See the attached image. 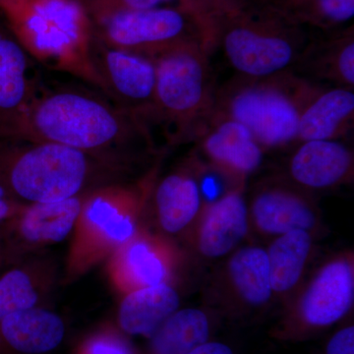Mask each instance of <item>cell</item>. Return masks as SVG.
<instances>
[{"mask_svg": "<svg viewBox=\"0 0 354 354\" xmlns=\"http://www.w3.org/2000/svg\"><path fill=\"white\" fill-rule=\"evenodd\" d=\"M311 235L297 230L281 234L267 252L272 290L286 292L297 286L311 251Z\"/></svg>", "mask_w": 354, "mask_h": 354, "instance_id": "obj_25", "label": "cell"}, {"mask_svg": "<svg viewBox=\"0 0 354 354\" xmlns=\"http://www.w3.org/2000/svg\"><path fill=\"white\" fill-rule=\"evenodd\" d=\"M228 272L242 299L252 305L269 301L272 290L267 251L259 247L241 249L230 261Z\"/></svg>", "mask_w": 354, "mask_h": 354, "instance_id": "obj_27", "label": "cell"}, {"mask_svg": "<svg viewBox=\"0 0 354 354\" xmlns=\"http://www.w3.org/2000/svg\"><path fill=\"white\" fill-rule=\"evenodd\" d=\"M286 19L321 31L339 29L354 16V0H254Z\"/></svg>", "mask_w": 354, "mask_h": 354, "instance_id": "obj_23", "label": "cell"}, {"mask_svg": "<svg viewBox=\"0 0 354 354\" xmlns=\"http://www.w3.org/2000/svg\"><path fill=\"white\" fill-rule=\"evenodd\" d=\"M95 68L104 93L120 108L146 121H155L156 66L150 58L93 44Z\"/></svg>", "mask_w": 354, "mask_h": 354, "instance_id": "obj_9", "label": "cell"}, {"mask_svg": "<svg viewBox=\"0 0 354 354\" xmlns=\"http://www.w3.org/2000/svg\"><path fill=\"white\" fill-rule=\"evenodd\" d=\"M291 156V178L310 189H326L349 180L353 174V153L339 140L299 142Z\"/></svg>", "mask_w": 354, "mask_h": 354, "instance_id": "obj_16", "label": "cell"}, {"mask_svg": "<svg viewBox=\"0 0 354 354\" xmlns=\"http://www.w3.org/2000/svg\"><path fill=\"white\" fill-rule=\"evenodd\" d=\"M97 24L100 43L152 60L186 41L200 39L203 43L196 25L179 6L122 11Z\"/></svg>", "mask_w": 354, "mask_h": 354, "instance_id": "obj_8", "label": "cell"}, {"mask_svg": "<svg viewBox=\"0 0 354 354\" xmlns=\"http://www.w3.org/2000/svg\"><path fill=\"white\" fill-rule=\"evenodd\" d=\"M232 0H181L178 6L189 15L209 53L218 48L221 21L234 6Z\"/></svg>", "mask_w": 354, "mask_h": 354, "instance_id": "obj_28", "label": "cell"}, {"mask_svg": "<svg viewBox=\"0 0 354 354\" xmlns=\"http://www.w3.org/2000/svg\"><path fill=\"white\" fill-rule=\"evenodd\" d=\"M155 171L135 184L109 183L86 193L72 230L65 264L67 283L75 281L135 236Z\"/></svg>", "mask_w": 354, "mask_h": 354, "instance_id": "obj_5", "label": "cell"}, {"mask_svg": "<svg viewBox=\"0 0 354 354\" xmlns=\"http://www.w3.org/2000/svg\"><path fill=\"white\" fill-rule=\"evenodd\" d=\"M55 269L50 261L17 266L0 277V320L14 312L36 308L55 283Z\"/></svg>", "mask_w": 354, "mask_h": 354, "instance_id": "obj_21", "label": "cell"}, {"mask_svg": "<svg viewBox=\"0 0 354 354\" xmlns=\"http://www.w3.org/2000/svg\"><path fill=\"white\" fill-rule=\"evenodd\" d=\"M187 354H234L232 349L220 342H205Z\"/></svg>", "mask_w": 354, "mask_h": 354, "instance_id": "obj_33", "label": "cell"}, {"mask_svg": "<svg viewBox=\"0 0 354 354\" xmlns=\"http://www.w3.org/2000/svg\"><path fill=\"white\" fill-rule=\"evenodd\" d=\"M251 213L258 228L270 234L308 232L316 223L315 212L307 200L281 186L261 190L254 197Z\"/></svg>", "mask_w": 354, "mask_h": 354, "instance_id": "obj_19", "label": "cell"}, {"mask_svg": "<svg viewBox=\"0 0 354 354\" xmlns=\"http://www.w3.org/2000/svg\"><path fill=\"white\" fill-rule=\"evenodd\" d=\"M327 32L309 39L292 70L313 82L353 90V26Z\"/></svg>", "mask_w": 354, "mask_h": 354, "instance_id": "obj_13", "label": "cell"}, {"mask_svg": "<svg viewBox=\"0 0 354 354\" xmlns=\"http://www.w3.org/2000/svg\"><path fill=\"white\" fill-rule=\"evenodd\" d=\"M151 337L155 354H187L207 342L208 319L198 309L176 310Z\"/></svg>", "mask_w": 354, "mask_h": 354, "instance_id": "obj_26", "label": "cell"}, {"mask_svg": "<svg viewBox=\"0 0 354 354\" xmlns=\"http://www.w3.org/2000/svg\"><path fill=\"white\" fill-rule=\"evenodd\" d=\"M326 354H354V328H344L330 339Z\"/></svg>", "mask_w": 354, "mask_h": 354, "instance_id": "obj_31", "label": "cell"}, {"mask_svg": "<svg viewBox=\"0 0 354 354\" xmlns=\"http://www.w3.org/2000/svg\"><path fill=\"white\" fill-rule=\"evenodd\" d=\"M178 306V295L169 283L141 288L125 295L118 322L128 334L152 337Z\"/></svg>", "mask_w": 354, "mask_h": 354, "instance_id": "obj_22", "label": "cell"}, {"mask_svg": "<svg viewBox=\"0 0 354 354\" xmlns=\"http://www.w3.org/2000/svg\"><path fill=\"white\" fill-rule=\"evenodd\" d=\"M24 203L18 201L10 193L0 185V223H6L19 213Z\"/></svg>", "mask_w": 354, "mask_h": 354, "instance_id": "obj_32", "label": "cell"}, {"mask_svg": "<svg viewBox=\"0 0 354 354\" xmlns=\"http://www.w3.org/2000/svg\"><path fill=\"white\" fill-rule=\"evenodd\" d=\"M308 41L304 27L254 0L235 1L218 28V46L246 78L292 70Z\"/></svg>", "mask_w": 354, "mask_h": 354, "instance_id": "obj_6", "label": "cell"}, {"mask_svg": "<svg viewBox=\"0 0 354 354\" xmlns=\"http://www.w3.org/2000/svg\"><path fill=\"white\" fill-rule=\"evenodd\" d=\"M153 201L158 223L165 232H181L196 218L201 208V192L196 178L181 169L153 185Z\"/></svg>", "mask_w": 354, "mask_h": 354, "instance_id": "obj_20", "label": "cell"}, {"mask_svg": "<svg viewBox=\"0 0 354 354\" xmlns=\"http://www.w3.org/2000/svg\"><path fill=\"white\" fill-rule=\"evenodd\" d=\"M353 121V90L315 82L300 113L297 142L344 138Z\"/></svg>", "mask_w": 354, "mask_h": 354, "instance_id": "obj_14", "label": "cell"}, {"mask_svg": "<svg viewBox=\"0 0 354 354\" xmlns=\"http://www.w3.org/2000/svg\"><path fill=\"white\" fill-rule=\"evenodd\" d=\"M0 185L24 204L64 201L113 183L123 162L44 142L4 140Z\"/></svg>", "mask_w": 354, "mask_h": 354, "instance_id": "obj_2", "label": "cell"}, {"mask_svg": "<svg viewBox=\"0 0 354 354\" xmlns=\"http://www.w3.org/2000/svg\"><path fill=\"white\" fill-rule=\"evenodd\" d=\"M169 1L172 0H88V9L99 22L114 13L157 8Z\"/></svg>", "mask_w": 354, "mask_h": 354, "instance_id": "obj_29", "label": "cell"}, {"mask_svg": "<svg viewBox=\"0 0 354 354\" xmlns=\"http://www.w3.org/2000/svg\"><path fill=\"white\" fill-rule=\"evenodd\" d=\"M313 81L293 70L265 78L236 76L216 90L213 118L247 128L264 150L297 142L300 113Z\"/></svg>", "mask_w": 354, "mask_h": 354, "instance_id": "obj_4", "label": "cell"}, {"mask_svg": "<svg viewBox=\"0 0 354 354\" xmlns=\"http://www.w3.org/2000/svg\"><path fill=\"white\" fill-rule=\"evenodd\" d=\"M26 51L17 41L0 34V120L10 118L32 95Z\"/></svg>", "mask_w": 354, "mask_h": 354, "instance_id": "obj_24", "label": "cell"}, {"mask_svg": "<svg viewBox=\"0 0 354 354\" xmlns=\"http://www.w3.org/2000/svg\"><path fill=\"white\" fill-rule=\"evenodd\" d=\"M150 125L115 104L82 91L32 95L0 120V139L69 147L127 164L135 146H151Z\"/></svg>", "mask_w": 354, "mask_h": 354, "instance_id": "obj_1", "label": "cell"}, {"mask_svg": "<svg viewBox=\"0 0 354 354\" xmlns=\"http://www.w3.org/2000/svg\"><path fill=\"white\" fill-rule=\"evenodd\" d=\"M211 53L200 39L186 41L155 58V121L172 143L195 140L208 124L216 88Z\"/></svg>", "mask_w": 354, "mask_h": 354, "instance_id": "obj_7", "label": "cell"}, {"mask_svg": "<svg viewBox=\"0 0 354 354\" xmlns=\"http://www.w3.org/2000/svg\"><path fill=\"white\" fill-rule=\"evenodd\" d=\"M176 263V253L169 242L139 230L109 258V278L116 290L127 295L169 283Z\"/></svg>", "mask_w": 354, "mask_h": 354, "instance_id": "obj_11", "label": "cell"}, {"mask_svg": "<svg viewBox=\"0 0 354 354\" xmlns=\"http://www.w3.org/2000/svg\"><path fill=\"white\" fill-rule=\"evenodd\" d=\"M86 354H131V351L118 337L102 335L88 342Z\"/></svg>", "mask_w": 354, "mask_h": 354, "instance_id": "obj_30", "label": "cell"}, {"mask_svg": "<svg viewBox=\"0 0 354 354\" xmlns=\"http://www.w3.org/2000/svg\"><path fill=\"white\" fill-rule=\"evenodd\" d=\"M195 140L211 164L239 186L264 158V149L247 128L227 118H211Z\"/></svg>", "mask_w": 354, "mask_h": 354, "instance_id": "obj_12", "label": "cell"}, {"mask_svg": "<svg viewBox=\"0 0 354 354\" xmlns=\"http://www.w3.org/2000/svg\"><path fill=\"white\" fill-rule=\"evenodd\" d=\"M23 50L39 62L104 92L95 66L90 21L76 0H0Z\"/></svg>", "mask_w": 354, "mask_h": 354, "instance_id": "obj_3", "label": "cell"}, {"mask_svg": "<svg viewBox=\"0 0 354 354\" xmlns=\"http://www.w3.org/2000/svg\"><path fill=\"white\" fill-rule=\"evenodd\" d=\"M64 334L62 318L39 307L14 312L0 320V344L22 354L48 353L59 346Z\"/></svg>", "mask_w": 354, "mask_h": 354, "instance_id": "obj_18", "label": "cell"}, {"mask_svg": "<svg viewBox=\"0 0 354 354\" xmlns=\"http://www.w3.org/2000/svg\"><path fill=\"white\" fill-rule=\"evenodd\" d=\"M247 230L248 209L242 186H237L205 211L198 230V248L206 257H221L244 239Z\"/></svg>", "mask_w": 354, "mask_h": 354, "instance_id": "obj_17", "label": "cell"}, {"mask_svg": "<svg viewBox=\"0 0 354 354\" xmlns=\"http://www.w3.org/2000/svg\"><path fill=\"white\" fill-rule=\"evenodd\" d=\"M232 1L235 2V1H239V0H232Z\"/></svg>", "mask_w": 354, "mask_h": 354, "instance_id": "obj_34", "label": "cell"}, {"mask_svg": "<svg viewBox=\"0 0 354 354\" xmlns=\"http://www.w3.org/2000/svg\"><path fill=\"white\" fill-rule=\"evenodd\" d=\"M86 193L64 201L25 204L2 227L7 255L21 257L64 241L72 234Z\"/></svg>", "mask_w": 354, "mask_h": 354, "instance_id": "obj_10", "label": "cell"}, {"mask_svg": "<svg viewBox=\"0 0 354 354\" xmlns=\"http://www.w3.org/2000/svg\"><path fill=\"white\" fill-rule=\"evenodd\" d=\"M354 298L353 261L341 258L328 263L305 291L300 312L312 326H329L346 315Z\"/></svg>", "mask_w": 354, "mask_h": 354, "instance_id": "obj_15", "label": "cell"}]
</instances>
